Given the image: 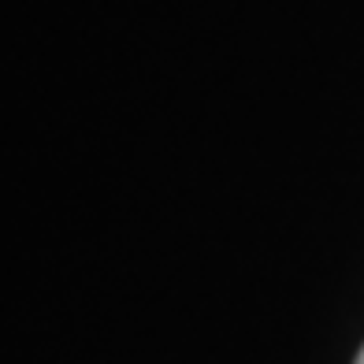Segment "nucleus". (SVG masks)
<instances>
[{
	"instance_id": "obj_1",
	"label": "nucleus",
	"mask_w": 364,
	"mask_h": 364,
	"mask_svg": "<svg viewBox=\"0 0 364 364\" xmlns=\"http://www.w3.org/2000/svg\"><path fill=\"white\" fill-rule=\"evenodd\" d=\"M357 364H364V350H360V357H357Z\"/></svg>"
}]
</instances>
